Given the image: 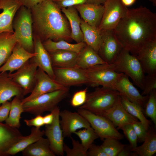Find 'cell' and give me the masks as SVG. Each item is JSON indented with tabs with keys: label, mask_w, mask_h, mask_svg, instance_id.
Segmentation results:
<instances>
[{
	"label": "cell",
	"mask_w": 156,
	"mask_h": 156,
	"mask_svg": "<svg viewBox=\"0 0 156 156\" xmlns=\"http://www.w3.org/2000/svg\"><path fill=\"white\" fill-rule=\"evenodd\" d=\"M113 30L123 48L136 56L146 43L156 38V14L142 6L128 9Z\"/></svg>",
	"instance_id": "obj_1"
},
{
	"label": "cell",
	"mask_w": 156,
	"mask_h": 156,
	"mask_svg": "<svg viewBox=\"0 0 156 156\" xmlns=\"http://www.w3.org/2000/svg\"><path fill=\"white\" fill-rule=\"evenodd\" d=\"M33 34L42 42L72 40L69 22L52 0H43L30 9Z\"/></svg>",
	"instance_id": "obj_2"
},
{
	"label": "cell",
	"mask_w": 156,
	"mask_h": 156,
	"mask_svg": "<svg viewBox=\"0 0 156 156\" xmlns=\"http://www.w3.org/2000/svg\"><path fill=\"white\" fill-rule=\"evenodd\" d=\"M12 27L17 43L28 52L34 53L32 21L30 9L21 6L14 17Z\"/></svg>",
	"instance_id": "obj_3"
},
{
	"label": "cell",
	"mask_w": 156,
	"mask_h": 156,
	"mask_svg": "<svg viewBox=\"0 0 156 156\" xmlns=\"http://www.w3.org/2000/svg\"><path fill=\"white\" fill-rule=\"evenodd\" d=\"M110 64L114 70L125 74L137 86L143 89L145 73L136 56L123 48L114 61Z\"/></svg>",
	"instance_id": "obj_4"
},
{
	"label": "cell",
	"mask_w": 156,
	"mask_h": 156,
	"mask_svg": "<svg viewBox=\"0 0 156 156\" xmlns=\"http://www.w3.org/2000/svg\"><path fill=\"white\" fill-rule=\"evenodd\" d=\"M120 93L111 88L96 87L94 91L87 93L86 101L79 108L101 116L114 104Z\"/></svg>",
	"instance_id": "obj_5"
},
{
	"label": "cell",
	"mask_w": 156,
	"mask_h": 156,
	"mask_svg": "<svg viewBox=\"0 0 156 156\" xmlns=\"http://www.w3.org/2000/svg\"><path fill=\"white\" fill-rule=\"evenodd\" d=\"M69 87L47 93L24 103V112L36 116L50 112L68 96Z\"/></svg>",
	"instance_id": "obj_6"
},
{
	"label": "cell",
	"mask_w": 156,
	"mask_h": 156,
	"mask_svg": "<svg viewBox=\"0 0 156 156\" xmlns=\"http://www.w3.org/2000/svg\"><path fill=\"white\" fill-rule=\"evenodd\" d=\"M77 112L90 123L101 140L108 138L120 140L124 135L119 132L112 122L107 118L94 114L85 109L79 107Z\"/></svg>",
	"instance_id": "obj_7"
},
{
	"label": "cell",
	"mask_w": 156,
	"mask_h": 156,
	"mask_svg": "<svg viewBox=\"0 0 156 156\" xmlns=\"http://www.w3.org/2000/svg\"><path fill=\"white\" fill-rule=\"evenodd\" d=\"M82 70L89 81L90 86L93 87L101 86L113 89L115 83L122 74L115 71L109 64L97 65Z\"/></svg>",
	"instance_id": "obj_8"
},
{
	"label": "cell",
	"mask_w": 156,
	"mask_h": 156,
	"mask_svg": "<svg viewBox=\"0 0 156 156\" xmlns=\"http://www.w3.org/2000/svg\"><path fill=\"white\" fill-rule=\"evenodd\" d=\"M104 12L98 28L113 30L125 15L128 8L121 0H106L103 4Z\"/></svg>",
	"instance_id": "obj_9"
},
{
	"label": "cell",
	"mask_w": 156,
	"mask_h": 156,
	"mask_svg": "<svg viewBox=\"0 0 156 156\" xmlns=\"http://www.w3.org/2000/svg\"><path fill=\"white\" fill-rule=\"evenodd\" d=\"M38 67L32 58L20 68L8 76L22 88L24 96L30 93L35 84Z\"/></svg>",
	"instance_id": "obj_10"
},
{
	"label": "cell",
	"mask_w": 156,
	"mask_h": 156,
	"mask_svg": "<svg viewBox=\"0 0 156 156\" xmlns=\"http://www.w3.org/2000/svg\"><path fill=\"white\" fill-rule=\"evenodd\" d=\"M60 109L57 106L52 111L53 119L52 123L45 125L44 135L48 140L51 150L55 154L63 156L64 137L63 135L60 123Z\"/></svg>",
	"instance_id": "obj_11"
},
{
	"label": "cell",
	"mask_w": 156,
	"mask_h": 156,
	"mask_svg": "<svg viewBox=\"0 0 156 156\" xmlns=\"http://www.w3.org/2000/svg\"><path fill=\"white\" fill-rule=\"evenodd\" d=\"M55 80L65 87L90 86L89 80L81 69L75 66L66 67H53Z\"/></svg>",
	"instance_id": "obj_12"
},
{
	"label": "cell",
	"mask_w": 156,
	"mask_h": 156,
	"mask_svg": "<svg viewBox=\"0 0 156 156\" xmlns=\"http://www.w3.org/2000/svg\"><path fill=\"white\" fill-rule=\"evenodd\" d=\"M66 87L52 79L44 71L38 68L34 87L29 95L22 99L21 103L23 104L43 94Z\"/></svg>",
	"instance_id": "obj_13"
},
{
	"label": "cell",
	"mask_w": 156,
	"mask_h": 156,
	"mask_svg": "<svg viewBox=\"0 0 156 156\" xmlns=\"http://www.w3.org/2000/svg\"><path fill=\"white\" fill-rule=\"evenodd\" d=\"M100 31L102 42L98 53L107 64H111L123 48L116 37L113 30Z\"/></svg>",
	"instance_id": "obj_14"
},
{
	"label": "cell",
	"mask_w": 156,
	"mask_h": 156,
	"mask_svg": "<svg viewBox=\"0 0 156 156\" xmlns=\"http://www.w3.org/2000/svg\"><path fill=\"white\" fill-rule=\"evenodd\" d=\"M129 77L122 73L115 83L113 89L131 102L144 110L148 96H142L129 80Z\"/></svg>",
	"instance_id": "obj_15"
},
{
	"label": "cell",
	"mask_w": 156,
	"mask_h": 156,
	"mask_svg": "<svg viewBox=\"0 0 156 156\" xmlns=\"http://www.w3.org/2000/svg\"><path fill=\"white\" fill-rule=\"evenodd\" d=\"M60 126L64 138L70 137L72 134L82 128L91 127L89 122L78 112L65 109L59 113Z\"/></svg>",
	"instance_id": "obj_16"
},
{
	"label": "cell",
	"mask_w": 156,
	"mask_h": 156,
	"mask_svg": "<svg viewBox=\"0 0 156 156\" xmlns=\"http://www.w3.org/2000/svg\"><path fill=\"white\" fill-rule=\"evenodd\" d=\"M101 116L109 119L115 127L121 129L124 126L139 121L130 114L124 108L120 95L113 105L104 112Z\"/></svg>",
	"instance_id": "obj_17"
},
{
	"label": "cell",
	"mask_w": 156,
	"mask_h": 156,
	"mask_svg": "<svg viewBox=\"0 0 156 156\" xmlns=\"http://www.w3.org/2000/svg\"><path fill=\"white\" fill-rule=\"evenodd\" d=\"M36 55L30 53L17 43L10 55L6 62L0 67V74L7 71L9 74L17 70Z\"/></svg>",
	"instance_id": "obj_18"
},
{
	"label": "cell",
	"mask_w": 156,
	"mask_h": 156,
	"mask_svg": "<svg viewBox=\"0 0 156 156\" xmlns=\"http://www.w3.org/2000/svg\"><path fill=\"white\" fill-rule=\"evenodd\" d=\"M136 56L145 73H156V38L146 43Z\"/></svg>",
	"instance_id": "obj_19"
},
{
	"label": "cell",
	"mask_w": 156,
	"mask_h": 156,
	"mask_svg": "<svg viewBox=\"0 0 156 156\" xmlns=\"http://www.w3.org/2000/svg\"><path fill=\"white\" fill-rule=\"evenodd\" d=\"M22 6L17 0H0V33L5 32L14 33L12 27L13 19Z\"/></svg>",
	"instance_id": "obj_20"
},
{
	"label": "cell",
	"mask_w": 156,
	"mask_h": 156,
	"mask_svg": "<svg viewBox=\"0 0 156 156\" xmlns=\"http://www.w3.org/2000/svg\"><path fill=\"white\" fill-rule=\"evenodd\" d=\"M74 6L82 20L94 27L98 28L104 12L103 5L85 3Z\"/></svg>",
	"instance_id": "obj_21"
},
{
	"label": "cell",
	"mask_w": 156,
	"mask_h": 156,
	"mask_svg": "<svg viewBox=\"0 0 156 156\" xmlns=\"http://www.w3.org/2000/svg\"><path fill=\"white\" fill-rule=\"evenodd\" d=\"M34 52L35 55L32 58L40 68L55 80L53 66L48 52L45 49L39 38L33 34Z\"/></svg>",
	"instance_id": "obj_22"
},
{
	"label": "cell",
	"mask_w": 156,
	"mask_h": 156,
	"mask_svg": "<svg viewBox=\"0 0 156 156\" xmlns=\"http://www.w3.org/2000/svg\"><path fill=\"white\" fill-rule=\"evenodd\" d=\"M23 135L18 129L0 122V156L6 153Z\"/></svg>",
	"instance_id": "obj_23"
},
{
	"label": "cell",
	"mask_w": 156,
	"mask_h": 156,
	"mask_svg": "<svg viewBox=\"0 0 156 156\" xmlns=\"http://www.w3.org/2000/svg\"><path fill=\"white\" fill-rule=\"evenodd\" d=\"M24 96L21 86L8 75L0 74V106L12 97L18 96L22 99Z\"/></svg>",
	"instance_id": "obj_24"
},
{
	"label": "cell",
	"mask_w": 156,
	"mask_h": 156,
	"mask_svg": "<svg viewBox=\"0 0 156 156\" xmlns=\"http://www.w3.org/2000/svg\"><path fill=\"white\" fill-rule=\"evenodd\" d=\"M105 64L107 63L98 53L86 44L78 54L74 66L83 70L96 65Z\"/></svg>",
	"instance_id": "obj_25"
},
{
	"label": "cell",
	"mask_w": 156,
	"mask_h": 156,
	"mask_svg": "<svg viewBox=\"0 0 156 156\" xmlns=\"http://www.w3.org/2000/svg\"><path fill=\"white\" fill-rule=\"evenodd\" d=\"M62 12L67 18L71 29V37L77 43L83 42V36L81 29V18L74 6L61 9Z\"/></svg>",
	"instance_id": "obj_26"
},
{
	"label": "cell",
	"mask_w": 156,
	"mask_h": 156,
	"mask_svg": "<svg viewBox=\"0 0 156 156\" xmlns=\"http://www.w3.org/2000/svg\"><path fill=\"white\" fill-rule=\"evenodd\" d=\"M44 135V131L40 127H34L28 135L23 137L6 153V156L14 155L22 152L28 146L36 142Z\"/></svg>",
	"instance_id": "obj_27"
},
{
	"label": "cell",
	"mask_w": 156,
	"mask_h": 156,
	"mask_svg": "<svg viewBox=\"0 0 156 156\" xmlns=\"http://www.w3.org/2000/svg\"><path fill=\"white\" fill-rule=\"evenodd\" d=\"M154 125H151L147 131L143 143L139 146L131 148L137 156H152L156 153V133Z\"/></svg>",
	"instance_id": "obj_28"
},
{
	"label": "cell",
	"mask_w": 156,
	"mask_h": 156,
	"mask_svg": "<svg viewBox=\"0 0 156 156\" xmlns=\"http://www.w3.org/2000/svg\"><path fill=\"white\" fill-rule=\"evenodd\" d=\"M81 27L83 42L98 53L102 42L101 31L88 25L81 19Z\"/></svg>",
	"instance_id": "obj_29"
},
{
	"label": "cell",
	"mask_w": 156,
	"mask_h": 156,
	"mask_svg": "<svg viewBox=\"0 0 156 156\" xmlns=\"http://www.w3.org/2000/svg\"><path fill=\"white\" fill-rule=\"evenodd\" d=\"M48 52L53 67L60 68L74 66L78 54L64 50H56Z\"/></svg>",
	"instance_id": "obj_30"
},
{
	"label": "cell",
	"mask_w": 156,
	"mask_h": 156,
	"mask_svg": "<svg viewBox=\"0 0 156 156\" xmlns=\"http://www.w3.org/2000/svg\"><path fill=\"white\" fill-rule=\"evenodd\" d=\"M24 156H55L51 149L49 141L43 137L22 152Z\"/></svg>",
	"instance_id": "obj_31"
},
{
	"label": "cell",
	"mask_w": 156,
	"mask_h": 156,
	"mask_svg": "<svg viewBox=\"0 0 156 156\" xmlns=\"http://www.w3.org/2000/svg\"><path fill=\"white\" fill-rule=\"evenodd\" d=\"M17 43L14 33H0V67L8 60Z\"/></svg>",
	"instance_id": "obj_32"
},
{
	"label": "cell",
	"mask_w": 156,
	"mask_h": 156,
	"mask_svg": "<svg viewBox=\"0 0 156 156\" xmlns=\"http://www.w3.org/2000/svg\"><path fill=\"white\" fill-rule=\"evenodd\" d=\"M45 49L48 51L64 50L79 53L86 46L84 42L71 44L64 40L55 41L48 40L42 42Z\"/></svg>",
	"instance_id": "obj_33"
},
{
	"label": "cell",
	"mask_w": 156,
	"mask_h": 156,
	"mask_svg": "<svg viewBox=\"0 0 156 156\" xmlns=\"http://www.w3.org/2000/svg\"><path fill=\"white\" fill-rule=\"evenodd\" d=\"M22 99L15 96L11 102V107L8 117L5 120V123L14 128H19L21 125L20 120L21 114L24 112Z\"/></svg>",
	"instance_id": "obj_34"
},
{
	"label": "cell",
	"mask_w": 156,
	"mask_h": 156,
	"mask_svg": "<svg viewBox=\"0 0 156 156\" xmlns=\"http://www.w3.org/2000/svg\"><path fill=\"white\" fill-rule=\"evenodd\" d=\"M122 105L125 109L131 115L137 118L148 130L151 123L143 114V110L138 105L133 103L125 97L120 95Z\"/></svg>",
	"instance_id": "obj_35"
},
{
	"label": "cell",
	"mask_w": 156,
	"mask_h": 156,
	"mask_svg": "<svg viewBox=\"0 0 156 156\" xmlns=\"http://www.w3.org/2000/svg\"><path fill=\"white\" fill-rule=\"evenodd\" d=\"M74 133L80 138L81 141V144L86 152L94 140L99 138L91 126L78 130Z\"/></svg>",
	"instance_id": "obj_36"
},
{
	"label": "cell",
	"mask_w": 156,
	"mask_h": 156,
	"mask_svg": "<svg viewBox=\"0 0 156 156\" xmlns=\"http://www.w3.org/2000/svg\"><path fill=\"white\" fill-rule=\"evenodd\" d=\"M119 140L114 138L105 139L100 145L107 156H117L126 144H122Z\"/></svg>",
	"instance_id": "obj_37"
},
{
	"label": "cell",
	"mask_w": 156,
	"mask_h": 156,
	"mask_svg": "<svg viewBox=\"0 0 156 156\" xmlns=\"http://www.w3.org/2000/svg\"><path fill=\"white\" fill-rule=\"evenodd\" d=\"M146 115L150 118L156 126V90H152L149 94L144 109Z\"/></svg>",
	"instance_id": "obj_38"
},
{
	"label": "cell",
	"mask_w": 156,
	"mask_h": 156,
	"mask_svg": "<svg viewBox=\"0 0 156 156\" xmlns=\"http://www.w3.org/2000/svg\"><path fill=\"white\" fill-rule=\"evenodd\" d=\"M73 147L70 148L67 145L64 144L63 150L67 156H87V152L83 148L81 143L71 137Z\"/></svg>",
	"instance_id": "obj_39"
},
{
	"label": "cell",
	"mask_w": 156,
	"mask_h": 156,
	"mask_svg": "<svg viewBox=\"0 0 156 156\" xmlns=\"http://www.w3.org/2000/svg\"><path fill=\"white\" fill-rule=\"evenodd\" d=\"M129 143L131 148H134L137 146L138 138L131 124L126 125L121 129Z\"/></svg>",
	"instance_id": "obj_40"
},
{
	"label": "cell",
	"mask_w": 156,
	"mask_h": 156,
	"mask_svg": "<svg viewBox=\"0 0 156 156\" xmlns=\"http://www.w3.org/2000/svg\"><path fill=\"white\" fill-rule=\"evenodd\" d=\"M154 90H156V73L147 74L145 76L144 88L141 94L142 96L148 95Z\"/></svg>",
	"instance_id": "obj_41"
},
{
	"label": "cell",
	"mask_w": 156,
	"mask_h": 156,
	"mask_svg": "<svg viewBox=\"0 0 156 156\" xmlns=\"http://www.w3.org/2000/svg\"><path fill=\"white\" fill-rule=\"evenodd\" d=\"M87 88L76 92L70 101L71 105L74 107H80L85 102L87 94Z\"/></svg>",
	"instance_id": "obj_42"
},
{
	"label": "cell",
	"mask_w": 156,
	"mask_h": 156,
	"mask_svg": "<svg viewBox=\"0 0 156 156\" xmlns=\"http://www.w3.org/2000/svg\"><path fill=\"white\" fill-rule=\"evenodd\" d=\"M131 125L137 136L138 142H143L146 137L147 130L140 121L136 122Z\"/></svg>",
	"instance_id": "obj_43"
},
{
	"label": "cell",
	"mask_w": 156,
	"mask_h": 156,
	"mask_svg": "<svg viewBox=\"0 0 156 156\" xmlns=\"http://www.w3.org/2000/svg\"><path fill=\"white\" fill-rule=\"evenodd\" d=\"M60 9L86 3L87 0H52Z\"/></svg>",
	"instance_id": "obj_44"
},
{
	"label": "cell",
	"mask_w": 156,
	"mask_h": 156,
	"mask_svg": "<svg viewBox=\"0 0 156 156\" xmlns=\"http://www.w3.org/2000/svg\"><path fill=\"white\" fill-rule=\"evenodd\" d=\"M87 156H107L100 145L92 144L87 152Z\"/></svg>",
	"instance_id": "obj_45"
},
{
	"label": "cell",
	"mask_w": 156,
	"mask_h": 156,
	"mask_svg": "<svg viewBox=\"0 0 156 156\" xmlns=\"http://www.w3.org/2000/svg\"><path fill=\"white\" fill-rule=\"evenodd\" d=\"M24 122L29 127H40L44 125L43 116L41 115H36L34 118L30 119H25Z\"/></svg>",
	"instance_id": "obj_46"
},
{
	"label": "cell",
	"mask_w": 156,
	"mask_h": 156,
	"mask_svg": "<svg viewBox=\"0 0 156 156\" xmlns=\"http://www.w3.org/2000/svg\"><path fill=\"white\" fill-rule=\"evenodd\" d=\"M11 107V102L7 101L0 106V122L5 121L8 117Z\"/></svg>",
	"instance_id": "obj_47"
},
{
	"label": "cell",
	"mask_w": 156,
	"mask_h": 156,
	"mask_svg": "<svg viewBox=\"0 0 156 156\" xmlns=\"http://www.w3.org/2000/svg\"><path fill=\"white\" fill-rule=\"evenodd\" d=\"M21 5L30 9L43 0H17Z\"/></svg>",
	"instance_id": "obj_48"
},
{
	"label": "cell",
	"mask_w": 156,
	"mask_h": 156,
	"mask_svg": "<svg viewBox=\"0 0 156 156\" xmlns=\"http://www.w3.org/2000/svg\"><path fill=\"white\" fill-rule=\"evenodd\" d=\"M137 156L135 153L131 151L129 145H126L123 149L118 153L117 156Z\"/></svg>",
	"instance_id": "obj_49"
},
{
	"label": "cell",
	"mask_w": 156,
	"mask_h": 156,
	"mask_svg": "<svg viewBox=\"0 0 156 156\" xmlns=\"http://www.w3.org/2000/svg\"><path fill=\"white\" fill-rule=\"evenodd\" d=\"M43 118L44 125H50L52 123L53 120V114L51 112L50 114L43 116Z\"/></svg>",
	"instance_id": "obj_50"
},
{
	"label": "cell",
	"mask_w": 156,
	"mask_h": 156,
	"mask_svg": "<svg viewBox=\"0 0 156 156\" xmlns=\"http://www.w3.org/2000/svg\"><path fill=\"white\" fill-rule=\"evenodd\" d=\"M106 0H87L86 3L97 5H103Z\"/></svg>",
	"instance_id": "obj_51"
},
{
	"label": "cell",
	"mask_w": 156,
	"mask_h": 156,
	"mask_svg": "<svg viewBox=\"0 0 156 156\" xmlns=\"http://www.w3.org/2000/svg\"><path fill=\"white\" fill-rule=\"evenodd\" d=\"M123 4L126 7L132 5L136 1V0H121Z\"/></svg>",
	"instance_id": "obj_52"
},
{
	"label": "cell",
	"mask_w": 156,
	"mask_h": 156,
	"mask_svg": "<svg viewBox=\"0 0 156 156\" xmlns=\"http://www.w3.org/2000/svg\"><path fill=\"white\" fill-rule=\"evenodd\" d=\"M151 2L153 5L154 6H156V0H149Z\"/></svg>",
	"instance_id": "obj_53"
}]
</instances>
